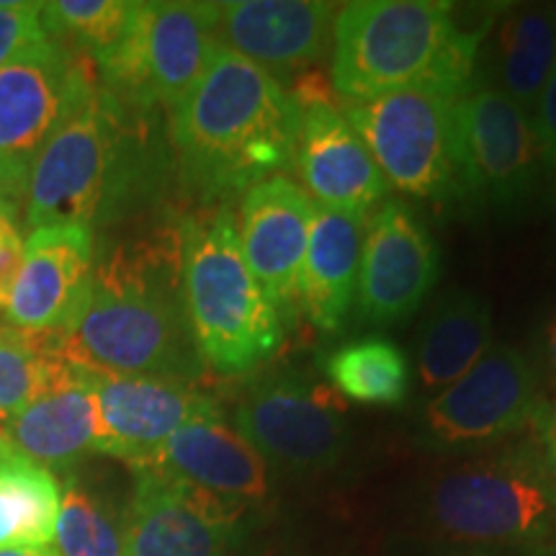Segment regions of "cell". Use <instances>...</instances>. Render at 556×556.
<instances>
[{
  "mask_svg": "<svg viewBox=\"0 0 556 556\" xmlns=\"http://www.w3.org/2000/svg\"><path fill=\"white\" fill-rule=\"evenodd\" d=\"M180 276V222L111 242L93 263L78 323L54 332V353L88 371L191 381L204 364L189 330Z\"/></svg>",
  "mask_w": 556,
  "mask_h": 556,
  "instance_id": "6da1fadb",
  "label": "cell"
},
{
  "mask_svg": "<svg viewBox=\"0 0 556 556\" xmlns=\"http://www.w3.org/2000/svg\"><path fill=\"white\" fill-rule=\"evenodd\" d=\"M302 103L240 54L217 58L170 111V144L186 191L201 201L238 197L296 160Z\"/></svg>",
  "mask_w": 556,
  "mask_h": 556,
  "instance_id": "7a4b0ae2",
  "label": "cell"
},
{
  "mask_svg": "<svg viewBox=\"0 0 556 556\" xmlns=\"http://www.w3.org/2000/svg\"><path fill=\"white\" fill-rule=\"evenodd\" d=\"M148 111L96 86L54 129L29 173L24 225L99 227L122 219L160 180Z\"/></svg>",
  "mask_w": 556,
  "mask_h": 556,
  "instance_id": "3957f363",
  "label": "cell"
},
{
  "mask_svg": "<svg viewBox=\"0 0 556 556\" xmlns=\"http://www.w3.org/2000/svg\"><path fill=\"white\" fill-rule=\"evenodd\" d=\"M492 24L464 29L446 0L345 3L332 29V86L343 103L420 86L462 96Z\"/></svg>",
  "mask_w": 556,
  "mask_h": 556,
  "instance_id": "277c9868",
  "label": "cell"
},
{
  "mask_svg": "<svg viewBox=\"0 0 556 556\" xmlns=\"http://www.w3.org/2000/svg\"><path fill=\"white\" fill-rule=\"evenodd\" d=\"M180 232L184 304L201 364L227 377L253 371L281 351L283 319L250 274L232 208L180 219Z\"/></svg>",
  "mask_w": 556,
  "mask_h": 556,
  "instance_id": "5b68a950",
  "label": "cell"
},
{
  "mask_svg": "<svg viewBox=\"0 0 556 556\" xmlns=\"http://www.w3.org/2000/svg\"><path fill=\"white\" fill-rule=\"evenodd\" d=\"M428 510L462 544H528L556 528V484L541 451H505L443 475Z\"/></svg>",
  "mask_w": 556,
  "mask_h": 556,
  "instance_id": "8992f818",
  "label": "cell"
},
{
  "mask_svg": "<svg viewBox=\"0 0 556 556\" xmlns=\"http://www.w3.org/2000/svg\"><path fill=\"white\" fill-rule=\"evenodd\" d=\"M219 41L214 3H137L129 29L96 60L99 86L127 109L173 111L201 80Z\"/></svg>",
  "mask_w": 556,
  "mask_h": 556,
  "instance_id": "52a82bcc",
  "label": "cell"
},
{
  "mask_svg": "<svg viewBox=\"0 0 556 556\" xmlns=\"http://www.w3.org/2000/svg\"><path fill=\"white\" fill-rule=\"evenodd\" d=\"M86 52L47 37L0 67V206L24 214L26 184L41 148L99 86Z\"/></svg>",
  "mask_w": 556,
  "mask_h": 556,
  "instance_id": "ba28073f",
  "label": "cell"
},
{
  "mask_svg": "<svg viewBox=\"0 0 556 556\" xmlns=\"http://www.w3.org/2000/svg\"><path fill=\"white\" fill-rule=\"evenodd\" d=\"M456 99L438 88H407L364 103H343V116L364 139L389 189L446 201L464 197L458 163Z\"/></svg>",
  "mask_w": 556,
  "mask_h": 556,
  "instance_id": "9c48e42d",
  "label": "cell"
},
{
  "mask_svg": "<svg viewBox=\"0 0 556 556\" xmlns=\"http://www.w3.org/2000/svg\"><path fill=\"white\" fill-rule=\"evenodd\" d=\"M456 135L464 197L503 214L526 212L548 180L531 116L475 75L456 99Z\"/></svg>",
  "mask_w": 556,
  "mask_h": 556,
  "instance_id": "30bf717a",
  "label": "cell"
},
{
  "mask_svg": "<svg viewBox=\"0 0 556 556\" xmlns=\"http://www.w3.org/2000/svg\"><path fill=\"white\" fill-rule=\"evenodd\" d=\"M548 405L536 366L516 345H492L475 368L422 407L420 433L438 451L486 446L539 426Z\"/></svg>",
  "mask_w": 556,
  "mask_h": 556,
  "instance_id": "8fae6325",
  "label": "cell"
},
{
  "mask_svg": "<svg viewBox=\"0 0 556 556\" xmlns=\"http://www.w3.org/2000/svg\"><path fill=\"white\" fill-rule=\"evenodd\" d=\"M235 428L268 467L312 475L336 467L345 451V409L336 389L281 374L250 387Z\"/></svg>",
  "mask_w": 556,
  "mask_h": 556,
  "instance_id": "7c38bea8",
  "label": "cell"
},
{
  "mask_svg": "<svg viewBox=\"0 0 556 556\" xmlns=\"http://www.w3.org/2000/svg\"><path fill=\"white\" fill-rule=\"evenodd\" d=\"M245 503L135 469L124 510L127 556H227Z\"/></svg>",
  "mask_w": 556,
  "mask_h": 556,
  "instance_id": "4fadbf2b",
  "label": "cell"
},
{
  "mask_svg": "<svg viewBox=\"0 0 556 556\" xmlns=\"http://www.w3.org/2000/svg\"><path fill=\"white\" fill-rule=\"evenodd\" d=\"M438 248L405 201H384L366 225L358 270V312L371 325H394L435 287Z\"/></svg>",
  "mask_w": 556,
  "mask_h": 556,
  "instance_id": "5bb4252c",
  "label": "cell"
},
{
  "mask_svg": "<svg viewBox=\"0 0 556 556\" xmlns=\"http://www.w3.org/2000/svg\"><path fill=\"white\" fill-rule=\"evenodd\" d=\"M90 384L99 405V454L122 458L131 469L193 417L222 409L184 379L90 371Z\"/></svg>",
  "mask_w": 556,
  "mask_h": 556,
  "instance_id": "9a60e30c",
  "label": "cell"
},
{
  "mask_svg": "<svg viewBox=\"0 0 556 556\" xmlns=\"http://www.w3.org/2000/svg\"><path fill=\"white\" fill-rule=\"evenodd\" d=\"M96 240L83 225L31 229L13 283L5 319L26 332H67L90 294Z\"/></svg>",
  "mask_w": 556,
  "mask_h": 556,
  "instance_id": "2e32d148",
  "label": "cell"
},
{
  "mask_svg": "<svg viewBox=\"0 0 556 556\" xmlns=\"http://www.w3.org/2000/svg\"><path fill=\"white\" fill-rule=\"evenodd\" d=\"M315 201L287 176H276L242 193L238 240L245 263L278 315L299 309V278L307 255Z\"/></svg>",
  "mask_w": 556,
  "mask_h": 556,
  "instance_id": "e0dca14e",
  "label": "cell"
},
{
  "mask_svg": "<svg viewBox=\"0 0 556 556\" xmlns=\"http://www.w3.org/2000/svg\"><path fill=\"white\" fill-rule=\"evenodd\" d=\"M338 9L319 0H229L214 3L225 50L278 75L312 65L332 45Z\"/></svg>",
  "mask_w": 556,
  "mask_h": 556,
  "instance_id": "ac0fdd59",
  "label": "cell"
},
{
  "mask_svg": "<svg viewBox=\"0 0 556 556\" xmlns=\"http://www.w3.org/2000/svg\"><path fill=\"white\" fill-rule=\"evenodd\" d=\"M294 163L304 191L317 206L366 217L368 208L389 193V184L364 139L343 111L328 101H307L302 106Z\"/></svg>",
  "mask_w": 556,
  "mask_h": 556,
  "instance_id": "d6986e66",
  "label": "cell"
},
{
  "mask_svg": "<svg viewBox=\"0 0 556 556\" xmlns=\"http://www.w3.org/2000/svg\"><path fill=\"white\" fill-rule=\"evenodd\" d=\"M135 469H148L245 505L263 500L270 490L266 458L250 446L238 428L229 426L222 409L193 417Z\"/></svg>",
  "mask_w": 556,
  "mask_h": 556,
  "instance_id": "ffe728a7",
  "label": "cell"
},
{
  "mask_svg": "<svg viewBox=\"0 0 556 556\" xmlns=\"http://www.w3.org/2000/svg\"><path fill=\"white\" fill-rule=\"evenodd\" d=\"M5 435L47 471H73L83 458L99 454V405L88 368L73 366L65 379L11 415Z\"/></svg>",
  "mask_w": 556,
  "mask_h": 556,
  "instance_id": "44dd1931",
  "label": "cell"
},
{
  "mask_svg": "<svg viewBox=\"0 0 556 556\" xmlns=\"http://www.w3.org/2000/svg\"><path fill=\"white\" fill-rule=\"evenodd\" d=\"M366 217L315 204L307 255L299 278V309L323 332L345 325L358 291Z\"/></svg>",
  "mask_w": 556,
  "mask_h": 556,
  "instance_id": "7402d4cb",
  "label": "cell"
},
{
  "mask_svg": "<svg viewBox=\"0 0 556 556\" xmlns=\"http://www.w3.org/2000/svg\"><path fill=\"white\" fill-rule=\"evenodd\" d=\"M484 78L528 116L536 109L556 65V31L552 5L528 3L497 13Z\"/></svg>",
  "mask_w": 556,
  "mask_h": 556,
  "instance_id": "603a6c76",
  "label": "cell"
},
{
  "mask_svg": "<svg viewBox=\"0 0 556 556\" xmlns=\"http://www.w3.org/2000/svg\"><path fill=\"white\" fill-rule=\"evenodd\" d=\"M492 348V312L471 291H448L430 312L417 340V377L428 392H443L475 368Z\"/></svg>",
  "mask_w": 556,
  "mask_h": 556,
  "instance_id": "cb8c5ba5",
  "label": "cell"
},
{
  "mask_svg": "<svg viewBox=\"0 0 556 556\" xmlns=\"http://www.w3.org/2000/svg\"><path fill=\"white\" fill-rule=\"evenodd\" d=\"M60 513V479L0 433V548L50 546Z\"/></svg>",
  "mask_w": 556,
  "mask_h": 556,
  "instance_id": "d4e9b609",
  "label": "cell"
},
{
  "mask_svg": "<svg viewBox=\"0 0 556 556\" xmlns=\"http://www.w3.org/2000/svg\"><path fill=\"white\" fill-rule=\"evenodd\" d=\"M325 374L340 394L361 405L392 407L407 397V356L389 338L348 340L325 358Z\"/></svg>",
  "mask_w": 556,
  "mask_h": 556,
  "instance_id": "484cf974",
  "label": "cell"
},
{
  "mask_svg": "<svg viewBox=\"0 0 556 556\" xmlns=\"http://www.w3.org/2000/svg\"><path fill=\"white\" fill-rule=\"evenodd\" d=\"M54 541L60 556H127L124 513L88 490L75 471H65Z\"/></svg>",
  "mask_w": 556,
  "mask_h": 556,
  "instance_id": "4316f807",
  "label": "cell"
},
{
  "mask_svg": "<svg viewBox=\"0 0 556 556\" xmlns=\"http://www.w3.org/2000/svg\"><path fill=\"white\" fill-rule=\"evenodd\" d=\"M73 368L54 353V332L18 330L0 345V413L16 415Z\"/></svg>",
  "mask_w": 556,
  "mask_h": 556,
  "instance_id": "83f0119b",
  "label": "cell"
},
{
  "mask_svg": "<svg viewBox=\"0 0 556 556\" xmlns=\"http://www.w3.org/2000/svg\"><path fill=\"white\" fill-rule=\"evenodd\" d=\"M135 9L129 0H54L45 3V29L96 62L124 37Z\"/></svg>",
  "mask_w": 556,
  "mask_h": 556,
  "instance_id": "f1b7e54d",
  "label": "cell"
},
{
  "mask_svg": "<svg viewBox=\"0 0 556 556\" xmlns=\"http://www.w3.org/2000/svg\"><path fill=\"white\" fill-rule=\"evenodd\" d=\"M41 37H47L45 3L0 0V67Z\"/></svg>",
  "mask_w": 556,
  "mask_h": 556,
  "instance_id": "f546056e",
  "label": "cell"
},
{
  "mask_svg": "<svg viewBox=\"0 0 556 556\" xmlns=\"http://www.w3.org/2000/svg\"><path fill=\"white\" fill-rule=\"evenodd\" d=\"M21 258H24V240H21L16 219L9 214H0V312L9 307Z\"/></svg>",
  "mask_w": 556,
  "mask_h": 556,
  "instance_id": "4dcf8cb0",
  "label": "cell"
},
{
  "mask_svg": "<svg viewBox=\"0 0 556 556\" xmlns=\"http://www.w3.org/2000/svg\"><path fill=\"white\" fill-rule=\"evenodd\" d=\"M533 129H536L541 152H544L546 170H556V65L552 70L544 93L539 96L536 109L531 114Z\"/></svg>",
  "mask_w": 556,
  "mask_h": 556,
  "instance_id": "1f68e13d",
  "label": "cell"
},
{
  "mask_svg": "<svg viewBox=\"0 0 556 556\" xmlns=\"http://www.w3.org/2000/svg\"><path fill=\"white\" fill-rule=\"evenodd\" d=\"M539 433H541V456H544L548 475H552L556 484V405L548 407L546 415L541 417Z\"/></svg>",
  "mask_w": 556,
  "mask_h": 556,
  "instance_id": "d6a6232c",
  "label": "cell"
},
{
  "mask_svg": "<svg viewBox=\"0 0 556 556\" xmlns=\"http://www.w3.org/2000/svg\"><path fill=\"white\" fill-rule=\"evenodd\" d=\"M544 353H546V364L552 368L554 379H556V315L548 319L546 330H544Z\"/></svg>",
  "mask_w": 556,
  "mask_h": 556,
  "instance_id": "836d02e7",
  "label": "cell"
},
{
  "mask_svg": "<svg viewBox=\"0 0 556 556\" xmlns=\"http://www.w3.org/2000/svg\"><path fill=\"white\" fill-rule=\"evenodd\" d=\"M0 556H60L50 546H11L0 548Z\"/></svg>",
  "mask_w": 556,
  "mask_h": 556,
  "instance_id": "e575fe53",
  "label": "cell"
},
{
  "mask_svg": "<svg viewBox=\"0 0 556 556\" xmlns=\"http://www.w3.org/2000/svg\"><path fill=\"white\" fill-rule=\"evenodd\" d=\"M546 206H548V217H552V227L556 235V170L548 173V180H546Z\"/></svg>",
  "mask_w": 556,
  "mask_h": 556,
  "instance_id": "d590c367",
  "label": "cell"
},
{
  "mask_svg": "<svg viewBox=\"0 0 556 556\" xmlns=\"http://www.w3.org/2000/svg\"><path fill=\"white\" fill-rule=\"evenodd\" d=\"M16 328H11L9 323H3V319H0V345H5V343H11L13 338H16Z\"/></svg>",
  "mask_w": 556,
  "mask_h": 556,
  "instance_id": "8d00e7d4",
  "label": "cell"
},
{
  "mask_svg": "<svg viewBox=\"0 0 556 556\" xmlns=\"http://www.w3.org/2000/svg\"><path fill=\"white\" fill-rule=\"evenodd\" d=\"M5 420H9V415H3V413H0V433H3V428H5Z\"/></svg>",
  "mask_w": 556,
  "mask_h": 556,
  "instance_id": "74e56055",
  "label": "cell"
},
{
  "mask_svg": "<svg viewBox=\"0 0 556 556\" xmlns=\"http://www.w3.org/2000/svg\"><path fill=\"white\" fill-rule=\"evenodd\" d=\"M552 16H554V31H556V5H552Z\"/></svg>",
  "mask_w": 556,
  "mask_h": 556,
  "instance_id": "f35d334b",
  "label": "cell"
},
{
  "mask_svg": "<svg viewBox=\"0 0 556 556\" xmlns=\"http://www.w3.org/2000/svg\"><path fill=\"white\" fill-rule=\"evenodd\" d=\"M0 214H9V212H5V208H3V206H0ZM9 217H11V214H9Z\"/></svg>",
  "mask_w": 556,
  "mask_h": 556,
  "instance_id": "ab89813d",
  "label": "cell"
}]
</instances>
